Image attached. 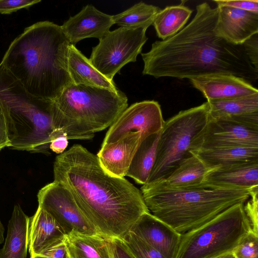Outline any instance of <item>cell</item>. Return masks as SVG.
I'll list each match as a JSON object with an SVG mask.
<instances>
[{
	"label": "cell",
	"instance_id": "cell-3",
	"mask_svg": "<svg viewBox=\"0 0 258 258\" xmlns=\"http://www.w3.org/2000/svg\"><path fill=\"white\" fill-rule=\"evenodd\" d=\"M70 44L61 26L38 22L11 43L1 63L30 94L54 101L72 83L68 71Z\"/></svg>",
	"mask_w": 258,
	"mask_h": 258
},
{
	"label": "cell",
	"instance_id": "cell-27",
	"mask_svg": "<svg viewBox=\"0 0 258 258\" xmlns=\"http://www.w3.org/2000/svg\"><path fill=\"white\" fill-rule=\"evenodd\" d=\"M192 13L182 3L161 10L152 24L157 36L164 40L175 35L183 28Z\"/></svg>",
	"mask_w": 258,
	"mask_h": 258
},
{
	"label": "cell",
	"instance_id": "cell-22",
	"mask_svg": "<svg viewBox=\"0 0 258 258\" xmlns=\"http://www.w3.org/2000/svg\"><path fill=\"white\" fill-rule=\"evenodd\" d=\"M68 71L72 82L76 85L103 88L115 92L119 90L113 81L101 74L73 44H70L69 48Z\"/></svg>",
	"mask_w": 258,
	"mask_h": 258
},
{
	"label": "cell",
	"instance_id": "cell-30",
	"mask_svg": "<svg viewBox=\"0 0 258 258\" xmlns=\"http://www.w3.org/2000/svg\"><path fill=\"white\" fill-rule=\"evenodd\" d=\"M233 253L236 258H258V234L250 230Z\"/></svg>",
	"mask_w": 258,
	"mask_h": 258
},
{
	"label": "cell",
	"instance_id": "cell-40",
	"mask_svg": "<svg viewBox=\"0 0 258 258\" xmlns=\"http://www.w3.org/2000/svg\"><path fill=\"white\" fill-rule=\"evenodd\" d=\"M218 258H236L233 252L224 254Z\"/></svg>",
	"mask_w": 258,
	"mask_h": 258
},
{
	"label": "cell",
	"instance_id": "cell-17",
	"mask_svg": "<svg viewBox=\"0 0 258 258\" xmlns=\"http://www.w3.org/2000/svg\"><path fill=\"white\" fill-rule=\"evenodd\" d=\"M207 102L210 118L258 131V94Z\"/></svg>",
	"mask_w": 258,
	"mask_h": 258
},
{
	"label": "cell",
	"instance_id": "cell-2",
	"mask_svg": "<svg viewBox=\"0 0 258 258\" xmlns=\"http://www.w3.org/2000/svg\"><path fill=\"white\" fill-rule=\"evenodd\" d=\"M54 181L72 195L80 210L106 238L123 239L137 220L150 212L141 191L124 177L102 168L97 155L79 144L57 156Z\"/></svg>",
	"mask_w": 258,
	"mask_h": 258
},
{
	"label": "cell",
	"instance_id": "cell-9",
	"mask_svg": "<svg viewBox=\"0 0 258 258\" xmlns=\"http://www.w3.org/2000/svg\"><path fill=\"white\" fill-rule=\"evenodd\" d=\"M147 28L120 27L109 31L92 48L89 60L104 76L113 81L127 63L135 62L148 40Z\"/></svg>",
	"mask_w": 258,
	"mask_h": 258
},
{
	"label": "cell",
	"instance_id": "cell-33",
	"mask_svg": "<svg viewBox=\"0 0 258 258\" xmlns=\"http://www.w3.org/2000/svg\"><path fill=\"white\" fill-rule=\"evenodd\" d=\"M41 0H0V13L10 14L20 9H28Z\"/></svg>",
	"mask_w": 258,
	"mask_h": 258
},
{
	"label": "cell",
	"instance_id": "cell-8",
	"mask_svg": "<svg viewBox=\"0 0 258 258\" xmlns=\"http://www.w3.org/2000/svg\"><path fill=\"white\" fill-rule=\"evenodd\" d=\"M209 118V107L206 102L180 111L164 122L158 143L155 162L146 184L165 178L182 160L191 155L189 152L190 144Z\"/></svg>",
	"mask_w": 258,
	"mask_h": 258
},
{
	"label": "cell",
	"instance_id": "cell-37",
	"mask_svg": "<svg viewBox=\"0 0 258 258\" xmlns=\"http://www.w3.org/2000/svg\"><path fill=\"white\" fill-rule=\"evenodd\" d=\"M68 140L66 135H60L51 141L49 149L57 154H61L68 147Z\"/></svg>",
	"mask_w": 258,
	"mask_h": 258
},
{
	"label": "cell",
	"instance_id": "cell-5",
	"mask_svg": "<svg viewBox=\"0 0 258 258\" xmlns=\"http://www.w3.org/2000/svg\"><path fill=\"white\" fill-rule=\"evenodd\" d=\"M253 189H163L143 185L141 192L152 214L182 234L207 223L235 204L245 203Z\"/></svg>",
	"mask_w": 258,
	"mask_h": 258
},
{
	"label": "cell",
	"instance_id": "cell-19",
	"mask_svg": "<svg viewBox=\"0 0 258 258\" xmlns=\"http://www.w3.org/2000/svg\"><path fill=\"white\" fill-rule=\"evenodd\" d=\"M202 188H258V161L217 167L206 176Z\"/></svg>",
	"mask_w": 258,
	"mask_h": 258
},
{
	"label": "cell",
	"instance_id": "cell-28",
	"mask_svg": "<svg viewBox=\"0 0 258 258\" xmlns=\"http://www.w3.org/2000/svg\"><path fill=\"white\" fill-rule=\"evenodd\" d=\"M160 8L143 2L136 4L125 11L112 16L114 24L129 28H148L153 24Z\"/></svg>",
	"mask_w": 258,
	"mask_h": 258
},
{
	"label": "cell",
	"instance_id": "cell-25",
	"mask_svg": "<svg viewBox=\"0 0 258 258\" xmlns=\"http://www.w3.org/2000/svg\"><path fill=\"white\" fill-rule=\"evenodd\" d=\"M161 132L152 134L140 144L126 174L139 184L148 182L155 162L157 149Z\"/></svg>",
	"mask_w": 258,
	"mask_h": 258
},
{
	"label": "cell",
	"instance_id": "cell-18",
	"mask_svg": "<svg viewBox=\"0 0 258 258\" xmlns=\"http://www.w3.org/2000/svg\"><path fill=\"white\" fill-rule=\"evenodd\" d=\"M144 139L141 133H133L114 143L101 146L97 156L102 168L110 175L124 177L135 153Z\"/></svg>",
	"mask_w": 258,
	"mask_h": 258
},
{
	"label": "cell",
	"instance_id": "cell-6",
	"mask_svg": "<svg viewBox=\"0 0 258 258\" xmlns=\"http://www.w3.org/2000/svg\"><path fill=\"white\" fill-rule=\"evenodd\" d=\"M53 123L68 140H91L110 127L127 107V98L119 90L69 84L54 100Z\"/></svg>",
	"mask_w": 258,
	"mask_h": 258
},
{
	"label": "cell",
	"instance_id": "cell-29",
	"mask_svg": "<svg viewBox=\"0 0 258 258\" xmlns=\"http://www.w3.org/2000/svg\"><path fill=\"white\" fill-rule=\"evenodd\" d=\"M122 239L135 258H166L156 249L130 230Z\"/></svg>",
	"mask_w": 258,
	"mask_h": 258
},
{
	"label": "cell",
	"instance_id": "cell-34",
	"mask_svg": "<svg viewBox=\"0 0 258 258\" xmlns=\"http://www.w3.org/2000/svg\"><path fill=\"white\" fill-rule=\"evenodd\" d=\"M111 258H135L122 239L107 238Z\"/></svg>",
	"mask_w": 258,
	"mask_h": 258
},
{
	"label": "cell",
	"instance_id": "cell-16",
	"mask_svg": "<svg viewBox=\"0 0 258 258\" xmlns=\"http://www.w3.org/2000/svg\"><path fill=\"white\" fill-rule=\"evenodd\" d=\"M207 101L238 98L258 94L257 89L243 79L231 74H213L189 79Z\"/></svg>",
	"mask_w": 258,
	"mask_h": 258
},
{
	"label": "cell",
	"instance_id": "cell-35",
	"mask_svg": "<svg viewBox=\"0 0 258 258\" xmlns=\"http://www.w3.org/2000/svg\"><path fill=\"white\" fill-rule=\"evenodd\" d=\"M249 61L258 70V35L256 34L242 44Z\"/></svg>",
	"mask_w": 258,
	"mask_h": 258
},
{
	"label": "cell",
	"instance_id": "cell-20",
	"mask_svg": "<svg viewBox=\"0 0 258 258\" xmlns=\"http://www.w3.org/2000/svg\"><path fill=\"white\" fill-rule=\"evenodd\" d=\"M216 167L207 166L197 156L191 154L182 160L167 177L144 185L163 189L202 188L206 176Z\"/></svg>",
	"mask_w": 258,
	"mask_h": 258
},
{
	"label": "cell",
	"instance_id": "cell-14",
	"mask_svg": "<svg viewBox=\"0 0 258 258\" xmlns=\"http://www.w3.org/2000/svg\"><path fill=\"white\" fill-rule=\"evenodd\" d=\"M113 24L112 16L99 11L92 5H87L78 14L70 17L61 28L70 43L75 45L85 38L101 39Z\"/></svg>",
	"mask_w": 258,
	"mask_h": 258
},
{
	"label": "cell",
	"instance_id": "cell-41",
	"mask_svg": "<svg viewBox=\"0 0 258 258\" xmlns=\"http://www.w3.org/2000/svg\"><path fill=\"white\" fill-rule=\"evenodd\" d=\"M31 258H39V257H31Z\"/></svg>",
	"mask_w": 258,
	"mask_h": 258
},
{
	"label": "cell",
	"instance_id": "cell-39",
	"mask_svg": "<svg viewBox=\"0 0 258 258\" xmlns=\"http://www.w3.org/2000/svg\"><path fill=\"white\" fill-rule=\"evenodd\" d=\"M4 231L5 228L0 219V244L3 243L4 241Z\"/></svg>",
	"mask_w": 258,
	"mask_h": 258
},
{
	"label": "cell",
	"instance_id": "cell-15",
	"mask_svg": "<svg viewBox=\"0 0 258 258\" xmlns=\"http://www.w3.org/2000/svg\"><path fill=\"white\" fill-rule=\"evenodd\" d=\"M216 35L236 45L258 34V14L225 6H217Z\"/></svg>",
	"mask_w": 258,
	"mask_h": 258
},
{
	"label": "cell",
	"instance_id": "cell-31",
	"mask_svg": "<svg viewBox=\"0 0 258 258\" xmlns=\"http://www.w3.org/2000/svg\"><path fill=\"white\" fill-rule=\"evenodd\" d=\"M65 236L50 242L33 257L69 258L65 243Z\"/></svg>",
	"mask_w": 258,
	"mask_h": 258
},
{
	"label": "cell",
	"instance_id": "cell-23",
	"mask_svg": "<svg viewBox=\"0 0 258 258\" xmlns=\"http://www.w3.org/2000/svg\"><path fill=\"white\" fill-rule=\"evenodd\" d=\"M66 235L56 221L46 211L38 207L30 218L29 251L30 258L38 253L50 242Z\"/></svg>",
	"mask_w": 258,
	"mask_h": 258
},
{
	"label": "cell",
	"instance_id": "cell-38",
	"mask_svg": "<svg viewBox=\"0 0 258 258\" xmlns=\"http://www.w3.org/2000/svg\"><path fill=\"white\" fill-rule=\"evenodd\" d=\"M11 147L5 117L0 107V151L4 148Z\"/></svg>",
	"mask_w": 258,
	"mask_h": 258
},
{
	"label": "cell",
	"instance_id": "cell-21",
	"mask_svg": "<svg viewBox=\"0 0 258 258\" xmlns=\"http://www.w3.org/2000/svg\"><path fill=\"white\" fill-rule=\"evenodd\" d=\"M30 217L19 204L14 206L0 258H27Z\"/></svg>",
	"mask_w": 258,
	"mask_h": 258
},
{
	"label": "cell",
	"instance_id": "cell-10",
	"mask_svg": "<svg viewBox=\"0 0 258 258\" xmlns=\"http://www.w3.org/2000/svg\"><path fill=\"white\" fill-rule=\"evenodd\" d=\"M37 199L38 207L56 221L66 234L72 231L99 234L80 210L70 191L60 183L53 181L43 186L38 192Z\"/></svg>",
	"mask_w": 258,
	"mask_h": 258
},
{
	"label": "cell",
	"instance_id": "cell-24",
	"mask_svg": "<svg viewBox=\"0 0 258 258\" xmlns=\"http://www.w3.org/2000/svg\"><path fill=\"white\" fill-rule=\"evenodd\" d=\"M65 243L69 258H111L107 238L99 234L72 231Z\"/></svg>",
	"mask_w": 258,
	"mask_h": 258
},
{
	"label": "cell",
	"instance_id": "cell-1",
	"mask_svg": "<svg viewBox=\"0 0 258 258\" xmlns=\"http://www.w3.org/2000/svg\"><path fill=\"white\" fill-rule=\"evenodd\" d=\"M218 8L206 3L196 7L190 21L175 35L156 41L141 53L143 75L180 79L213 74H231L249 83L258 79V70L249 61L242 45H236L215 31Z\"/></svg>",
	"mask_w": 258,
	"mask_h": 258
},
{
	"label": "cell",
	"instance_id": "cell-13",
	"mask_svg": "<svg viewBox=\"0 0 258 258\" xmlns=\"http://www.w3.org/2000/svg\"><path fill=\"white\" fill-rule=\"evenodd\" d=\"M130 231L150 244L166 258H176L181 234L150 212L142 215Z\"/></svg>",
	"mask_w": 258,
	"mask_h": 258
},
{
	"label": "cell",
	"instance_id": "cell-26",
	"mask_svg": "<svg viewBox=\"0 0 258 258\" xmlns=\"http://www.w3.org/2000/svg\"><path fill=\"white\" fill-rule=\"evenodd\" d=\"M197 156L207 166L224 167L249 162L258 161V148L232 147L199 151L191 153Z\"/></svg>",
	"mask_w": 258,
	"mask_h": 258
},
{
	"label": "cell",
	"instance_id": "cell-4",
	"mask_svg": "<svg viewBox=\"0 0 258 258\" xmlns=\"http://www.w3.org/2000/svg\"><path fill=\"white\" fill-rule=\"evenodd\" d=\"M55 102L31 95L0 63V107L13 150L50 154L49 145L66 135L53 123Z\"/></svg>",
	"mask_w": 258,
	"mask_h": 258
},
{
	"label": "cell",
	"instance_id": "cell-36",
	"mask_svg": "<svg viewBox=\"0 0 258 258\" xmlns=\"http://www.w3.org/2000/svg\"><path fill=\"white\" fill-rule=\"evenodd\" d=\"M217 6H228L258 14V1H214Z\"/></svg>",
	"mask_w": 258,
	"mask_h": 258
},
{
	"label": "cell",
	"instance_id": "cell-7",
	"mask_svg": "<svg viewBox=\"0 0 258 258\" xmlns=\"http://www.w3.org/2000/svg\"><path fill=\"white\" fill-rule=\"evenodd\" d=\"M244 204H235L182 234L176 258H218L233 252L251 230Z\"/></svg>",
	"mask_w": 258,
	"mask_h": 258
},
{
	"label": "cell",
	"instance_id": "cell-12",
	"mask_svg": "<svg viewBox=\"0 0 258 258\" xmlns=\"http://www.w3.org/2000/svg\"><path fill=\"white\" fill-rule=\"evenodd\" d=\"M238 147L258 148V131L209 117L192 140L189 152Z\"/></svg>",
	"mask_w": 258,
	"mask_h": 258
},
{
	"label": "cell",
	"instance_id": "cell-11",
	"mask_svg": "<svg viewBox=\"0 0 258 258\" xmlns=\"http://www.w3.org/2000/svg\"><path fill=\"white\" fill-rule=\"evenodd\" d=\"M164 122L158 102L145 100L135 103L110 126L101 146L114 143L130 133H140L145 139L161 131Z\"/></svg>",
	"mask_w": 258,
	"mask_h": 258
},
{
	"label": "cell",
	"instance_id": "cell-32",
	"mask_svg": "<svg viewBox=\"0 0 258 258\" xmlns=\"http://www.w3.org/2000/svg\"><path fill=\"white\" fill-rule=\"evenodd\" d=\"M258 188L253 189L249 198L244 204V210L248 220L251 230L258 234Z\"/></svg>",
	"mask_w": 258,
	"mask_h": 258
}]
</instances>
